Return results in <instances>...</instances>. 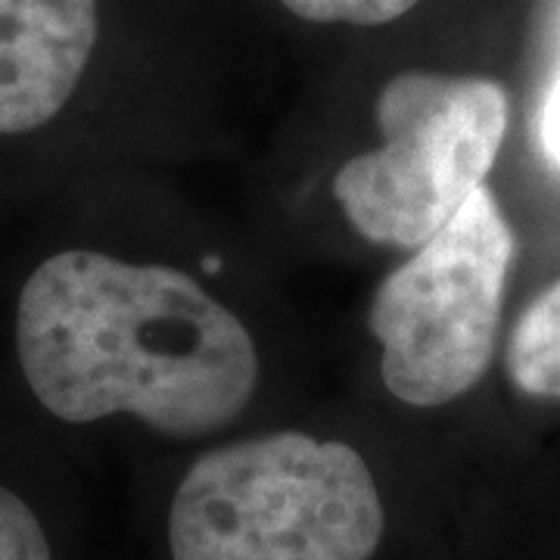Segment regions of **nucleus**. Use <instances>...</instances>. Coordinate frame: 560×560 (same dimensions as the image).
Instances as JSON below:
<instances>
[{
  "mask_svg": "<svg viewBox=\"0 0 560 560\" xmlns=\"http://www.w3.org/2000/svg\"><path fill=\"white\" fill-rule=\"evenodd\" d=\"M16 352L35 399L60 420L135 415L162 436L234 423L259 383L241 318L178 268L66 249L25 280Z\"/></svg>",
  "mask_w": 560,
  "mask_h": 560,
  "instance_id": "obj_1",
  "label": "nucleus"
},
{
  "mask_svg": "<svg viewBox=\"0 0 560 560\" xmlns=\"http://www.w3.org/2000/svg\"><path fill=\"white\" fill-rule=\"evenodd\" d=\"M381 492L352 445L308 433L231 442L194 460L168 508L172 560H371Z\"/></svg>",
  "mask_w": 560,
  "mask_h": 560,
  "instance_id": "obj_2",
  "label": "nucleus"
},
{
  "mask_svg": "<svg viewBox=\"0 0 560 560\" xmlns=\"http://www.w3.org/2000/svg\"><path fill=\"white\" fill-rule=\"evenodd\" d=\"M381 150L342 162L334 197L364 241L418 249L482 187L508 135L499 81L399 72L377 97Z\"/></svg>",
  "mask_w": 560,
  "mask_h": 560,
  "instance_id": "obj_3",
  "label": "nucleus"
},
{
  "mask_svg": "<svg viewBox=\"0 0 560 560\" xmlns=\"http://www.w3.org/2000/svg\"><path fill=\"white\" fill-rule=\"evenodd\" d=\"M514 231L480 187L436 237L386 275L371 302L383 383L405 405L436 408L470 393L499 337Z\"/></svg>",
  "mask_w": 560,
  "mask_h": 560,
  "instance_id": "obj_4",
  "label": "nucleus"
},
{
  "mask_svg": "<svg viewBox=\"0 0 560 560\" xmlns=\"http://www.w3.org/2000/svg\"><path fill=\"white\" fill-rule=\"evenodd\" d=\"M101 38V0H0V135H28L75 97Z\"/></svg>",
  "mask_w": 560,
  "mask_h": 560,
  "instance_id": "obj_5",
  "label": "nucleus"
},
{
  "mask_svg": "<svg viewBox=\"0 0 560 560\" xmlns=\"http://www.w3.org/2000/svg\"><path fill=\"white\" fill-rule=\"evenodd\" d=\"M511 383L536 399H560V280L526 305L508 340Z\"/></svg>",
  "mask_w": 560,
  "mask_h": 560,
  "instance_id": "obj_6",
  "label": "nucleus"
},
{
  "mask_svg": "<svg viewBox=\"0 0 560 560\" xmlns=\"http://www.w3.org/2000/svg\"><path fill=\"white\" fill-rule=\"evenodd\" d=\"M280 3L308 22L386 25L415 10L420 0H280Z\"/></svg>",
  "mask_w": 560,
  "mask_h": 560,
  "instance_id": "obj_7",
  "label": "nucleus"
},
{
  "mask_svg": "<svg viewBox=\"0 0 560 560\" xmlns=\"http://www.w3.org/2000/svg\"><path fill=\"white\" fill-rule=\"evenodd\" d=\"M0 560H54L35 511L7 486H0Z\"/></svg>",
  "mask_w": 560,
  "mask_h": 560,
  "instance_id": "obj_8",
  "label": "nucleus"
},
{
  "mask_svg": "<svg viewBox=\"0 0 560 560\" xmlns=\"http://www.w3.org/2000/svg\"><path fill=\"white\" fill-rule=\"evenodd\" d=\"M541 138L545 150L551 153V160L560 165V79L551 91V97L545 103V121H541Z\"/></svg>",
  "mask_w": 560,
  "mask_h": 560,
  "instance_id": "obj_9",
  "label": "nucleus"
}]
</instances>
